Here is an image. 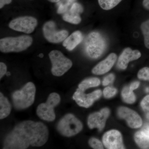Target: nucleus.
<instances>
[{
    "label": "nucleus",
    "instance_id": "f257e3e1",
    "mask_svg": "<svg viewBox=\"0 0 149 149\" xmlns=\"http://www.w3.org/2000/svg\"><path fill=\"white\" fill-rule=\"evenodd\" d=\"M49 132L45 124L33 120L19 123L6 136L4 149H25L30 146L41 147L47 143Z\"/></svg>",
    "mask_w": 149,
    "mask_h": 149
},
{
    "label": "nucleus",
    "instance_id": "f03ea898",
    "mask_svg": "<svg viewBox=\"0 0 149 149\" xmlns=\"http://www.w3.org/2000/svg\"><path fill=\"white\" fill-rule=\"evenodd\" d=\"M35 94L36 87L31 82L26 83L20 90L14 92L12 99L15 108L20 110L31 106L35 102Z\"/></svg>",
    "mask_w": 149,
    "mask_h": 149
},
{
    "label": "nucleus",
    "instance_id": "7ed1b4c3",
    "mask_svg": "<svg viewBox=\"0 0 149 149\" xmlns=\"http://www.w3.org/2000/svg\"><path fill=\"white\" fill-rule=\"evenodd\" d=\"M32 42V37L28 35L5 37L0 40V51L4 53L19 52L27 49Z\"/></svg>",
    "mask_w": 149,
    "mask_h": 149
},
{
    "label": "nucleus",
    "instance_id": "20e7f679",
    "mask_svg": "<svg viewBox=\"0 0 149 149\" xmlns=\"http://www.w3.org/2000/svg\"><path fill=\"white\" fill-rule=\"evenodd\" d=\"M106 47V41L98 32H93L86 37L85 49L86 54L90 58H98L103 54Z\"/></svg>",
    "mask_w": 149,
    "mask_h": 149
},
{
    "label": "nucleus",
    "instance_id": "39448f33",
    "mask_svg": "<svg viewBox=\"0 0 149 149\" xmlns=\"http://www.w3.org/2000/svg\"><path fill=\"white\" fill-rule=\"evenodd\" d=\"M83 128V123L74 115L68 113L59 121L56 129L60 134L66 137L75 136Z\"/></svg>",
    "mask_w": 149,
    "mask_h": 149
},
{
    "label": "nucleus",
    "instance_id": "423d86ee",
    "mask_svg": "<svg viewBox=\"0 0 149 149\" xmlns=\"http://www.w3.org/2000/svg\"><path fill=\"white\" fill-rule=\"evenodd\" d=\"M61 102V97L56 93H51L46 103L40 104L37 109V115L41 119L52 122L55 120L56 114L54 109Z\"/></svg>",
    "mask_w": 149,
    "mask_h": 149
},
{
    "label": "nucleus",
    "instance_id": "0eeeda50",
    "mask_svg": "<svg viewBox=\"0 0 149 149\" xmlns=\"http://www.w3.org/2000/svg\"><path fill=\"white\" fill-rule=\"evenodd\" d=\"M49 56L52 64L51 72L54 76H61L72 67V61L60 51H52Z\"/></svg>",
    "mask_w": 149,
    "mask_h": 149
},
{
    "label": "nucleus",
    "instance_id": "6e6552de",
    "mask_svg": "<svg viewBox=\"0 0 149 149\" xmlns=\"http://www.w3.org/2000/svg\"><path fill=\"white\" fill-rule=\"evenodd\" d=\"M38 24L37 19L32 16L20 17L13 19L9 23V27L15 31L26 34L32 33Z\"/></svg>",
    "mask_w": 149,
    "mask_h": 149
},
{
    "label": "nucleus",
    "instance_id": "1a4fd4ad",
    "mask_svg": "<svg viewBox=\"0 0 149 149\" xmlns=\"http://www.w3.org/2000/svg\"><path fill=\"white\" fill-rule=\"evenodd\" d=\"M43 32L44 37L49 42L57 44L64 41L68 35L66 30H58L54 21L47 22L43 25Z\"/></svg>",
    "mask_w": 149,
    "mask_h": 149
},
{
    "label": "nucleus",
    "instance_id": "9d476101",
    "mask_svg": "<svg viewBox=\"0 0 149 149\" xmlns=\"http://www.w3.org/2000/svg\"><path fill=\"white\" fill-rule=\"evenodd\" d=\"M84 92L77 88L72 98L79 106L86 108L91 107L94 102L100 98L102 95V91L100 90H96L88 94H85Z\"/></svg>",
    "mask_w": 149,
    "mask_h": 149
},
{
    "label": "nucleus",
    "instance_id": "9b49d317",
    "mask_svg": "<svg viewBox=\"0 0 149 149\" xmlns=\"http://www.w3.org/2000/svg\"><path fill=\"white\" fill-rule=\"evenodd\" d=\"M109 109L104 108L99 112H95L89 116L88 125L91 129L97 128L100 131L102 130L105 125L106 122L109 116Z\"/></svg>",
    "mask_w": 149,
    "mask_h": 149
},
{
    "label": "nucleus",
    "instance_id": "f8f14e48",
    "mask_svg": "<svg viewBox=\"0 0 149 149\" xmlns=\"http://www.w3.org/2000/svg\"><path fill=\"white\" fill-rule=\"evenodd\" d=\"M118 115L125 119L128 126L132 128L141 127L143 124L142 118L136 111L126 107H121L118 109Z\"/></svg>",
    "mask_w": 149,
    "mask_h": 149
},
{
    "label": "nucleus",
    "instance_id": "ddd939ff",
    "mask_svg": "<svg viewBox=\"0 0 149 149\" xmlns=\"http://www.w3.org/2000/svg\"><path fill=\"white\" fill-rule=\"evenodd\" d=\"M103 143L105 146L109 149H125L123 145L122 135L118 130H112L104 134Z\"/></svg>",
    "mask_w": 149,
    "mask_h": 149
},
{
    "label": "nucleus",
    "instance_id": "4468645a",
    "mask_svg": "<svg viewBox=\"0 0 149 149\" xmlns=\"http://www.w3.org/2000/svg\"><path fill=\"white\" fill-rule=\"evenodd\" d=\"M141 56L140 51L133 50L129 47L125 48L118 58L117 63L118 68L121 70L126 69L130 61L138 59Z\"/></svg>",
    "mask_w": 149,
    "mask_h": 149
},
{
    "label": "nucleus",
    "instance_id": "2eb2a0df",
    "mask_svg": "<svg viewBox=\"0 0 149 149\" xmlns=\"http://www.w3.org/2000/svg\"><path fill=\"white\" fill-rule=\"evenodd\" d=\"M117 55L114 53H111L100 62L98 63L92 70L93 74L101 75L106 73L111 69L116 59Z\"/></svg>",
    "mask_w": 149,
    "mask_h": 149
},
{
    "label": "nucleus",
    "instance_id": "dca6fc26",
    "mask_svg": "<svg viewBox=\"0 0 149 149\" xmlns=\"http://www.w3.org/2000/svg\"><path fill=\"white\" fill-rule=\"evenodd\" d=\"M136 143L142 149H149V125H146L134 135Z\"/></svg>",
    "mask_w": 149,
    "mask_h": 149
},
{
    "label": "nucleus",
    "instance_id": "f3484780",
    "mask_svg": "<svg viewBox=\"0 0 149 149\" xmlns=\"http://www.w3.org/2000/svg\"><path fill=\"white\" fill-rule=\"evenodd\" d=\"M82 33L80 31H76L67 37L63 41V45L68 50L72 51L83 41Z\"/></svg>",
    "mask_w": 149,
    "mask_h": 149
},
{
    "label": "nucleus",
    "instance_id": "a211bd4d",
    "mask_svg": "<svg viewBox=\"0 0 149 149\" xmlns=\"http://www.w3.org/2000/svg\"><path fill=\"white\" fill-rule=\"evenodd\" d=\"M11 111V105L8 99L0 93V119L6 118L9 115Z\"/></svg>",
    "mask_w": 149,
    "mask_h": 149
},
{
    "label": "nucleus",
    "instance_id": "6ab92c4d",
    "mask_svg": "<svg viewBox=\"0 0 149 149\" xmlns=\"http://www.w3.org/2000/svg\"><path fill=\"white\" fill-rule=\"evenodd\" d=\"M100 84V80L97 77H92L83 80L78 85V88L85 91L89 88L96 87Z\"/></svg>",
    "mask_w": 149,
    "mask_h": 149
},
{
    "label": "nucleus",
    "instance_id": "aec40b11",
    "mask_svg": "<svg viewBox=\"0 0 149 149\" xmlns=\"http://www.w3.org/2000/svg\"><path fill=\"white\" fill-rule=\"evenodd\" d=\"M133 91L129 86H125L123 89L121 96L123 100L126 103L132 104L136 101V97Z\"/></svg>",
    "mask_w": 149,
    "mask_h": 149
},
{
    "label": "nucleus",
    "instance_id": "412c9836",
    "mask_svg": "<svg viewBox=\"0 0 149 149\" xmlns=\"http://www.w3.org/2000/svg\"><path fill=\"white\" fill-rule=\"evenodd\" d=\"M63 19L65 21L74 24H79L81 21L80 14L73 12L69 9L63 14Z\"/></svg>",
    "mask_w": 149,
    "mask_h": 149
},
{
    "label": "nucleus",
    "instance_id": "4be33fe9",
    "mask_svg": "<svg viewBox=\"0 0 149 149\" xmlns=\"http://www.w3.org/2000/svg\"><path fill=\"white\" fill-rule=\"evenodd\" d=\"M76 0H60L57 3V13L63 14L69 9L72 4Z\"/></svg>",
    "mask_w": 149,
    "mask_h": 149
},
{
    "label": "nucleus",
    "instance_id": "5701e85b",
    "mask_svg": "<svg viewBox=\"0 0 149 149\" xmlns=\"http://www.w3.org/2000/svg\"><path fill=\"white\" fill-rule=\"evenodd\" d=\"M99 5L104 10H110L118 5L122 0H98Z\"/></svg>",
    "mask_w": 149,
    "mask_h": 149
},
{
    "label": "nucleus",
    "instance_id": "b1692460",
    "mask_svg": "<svg viewBox=\"0 0 149 149\" xmlns=\"http://www.w3.org/2000/svg\"><path fill=\"white\" fill-rule=\"evenodd\" d=\"M141 29L144 36L145 45L149 49V19L141 24Z\"/></svg>",
    "mask_w": 149,
    "mask_h": 149
},
{
    "label": "nucleus",
    "instance_id": "393cba45",
    "mask_svg": "<svg viewBox=\"0 0 149 149\" xmlns=\"http://www.w3.org/2000/svg\"><path fill=\"white\" fill-rule=\"evenodd\" d=\"M88 143L90 146L93 149H103V146L102 142L98 139L95 138H91L88 141Z\"/></svg>",
    "mask_w": 149,
    "mask_h": 149
},
{
    "label": "nucleus",
    "instance_id": "a878e982",
    "mask_svg": "<svg viewBox=\"0 0 149 149\" xmlns=\"http://www.w3.org/2000/svg\"><path fill=\"white\" fill-rule=\"evenodd\" d=\"M117 91L116 88L108 87L105 88L103 91L104 97L106 98H111L115 95Z\"/></svg>",
    "mask_w": 149,
    "mask_h": 149
},
{
    "label": "nucleus",
    "instance_id": "bb28decb",
    "mask_svg": "<svg viewBox=\"0 0 149 149\" xmlns=\"http://www.w3.org/2000/svg\"><path fill=\"white\" fill-rule=\"evenodd\" d=\"M138 77L141 80H149V68L144 67L140 70L138 73Z\"/></svg>",
    "mask_w": 149,
    "mask_h": 149
},
{
    "label": "nucleus",
    "instance_id": "cd10ccee",
    "mask_svg": "<svg viewBox=\"0 0 149 149\" xmlns=\"http://www.w3.org/2000/svg\"><path fill=\"white\" fill-rule=\"evenodd\" d=\"M141 107L146 114L149 113V95L145 97L142 100Z\"/></svg>",
    "mask_w": 149,
    "mask_h": 149
},
{
    "label": "nucleus",
    "instance_id": "c85d7f7f",
    "mask_svg": "<svg viewBox=\"0 0 149 149\" xmlns=\"http://www.w3.org/2000/svg\"><path fill=\"white\" fill-rule=\"evenodd\" d=\"M70 10L73 12L79 14L82 13L83 11V6L79 3H74L69 8Z\"/></svg>",
    "mask_w": 149,
    "mask_h": 149
},
{
    "label": "nucleus",
    "instance_id": "c756f323",
    "mask_svg": "<svg viewBox=\"0 0 149 149\" xmlns=\"http://www.w3.org/2000/svg\"><path fill=\"white\" fill-rule=\"evenodd\" d=\"M115 79V75L112 73H111L107 75L104 78L102 82V85L104 86H107L109 84L112 83L114 81Z\"/></svg>",
    "mask_w": 149,
    "mask_h": 149
},
{
    "label": "nucleus",
    "instance_id": "7c9ffc66",
    "mask_svg": "<svg viewBox=\"0 0 149 149\" xmlns=\"http://www.w3.org/2000/svg\"><path fill=\"white\" fill-rule=\"evenodd\" d=\"M6 65L3 62L0 63V79H1L7 72Z\"/></svg>",
    "mask_w": 149,
    "mask_h": 149
},
{
    "label": "nucleus",
    "instance_id": "2f4dec72",
    "mask_svg": "<svg viewBox=\"0 0 149 149\" xmlns=\"http://www.w3.org/2000/svg\"><path fill=\"white\" fill-rule=\"evenodd\" d=\"M11 1L12 0H0V8H3L6 5L10 3Z\"/></svg>",
    "mask_w": 149,
    "mask_h": 149
},
{
    "label": "nucleus",
    "instance_id": "473e14b6",
    "mask_svg": "<svg viewBox=\"0 0 149 149\" xmlns=\"http://www.w3.org/2000/svg\"><path fill=\"white\" fill-rule=\"evenodd\" d=\"M140 82L139 81H136V82H134L131 83L129 86L131 89H133L134 91L139 88V85H140Z\"/></svg>",
    "mask_w": 149,
    "mask_h": 149
},
{
    "label": "nucleus",
    "instance_id": "72a5a7b5",
    "mask_svg": "<svg viewBox=\"0 0 149 149\" xmlns=\"http://www.w3.org/2000/svg\"><path fill=\"white\" fill-rule=\"evenodd\" d=\"M143 5L144 8L149 10V0H143Z\"/></svg>",
    "mask_w": 149,
    "mask_h": 149
},
{
    "label": "nucleus",
    "instance_id": "f704fd0d",
    "mask_svg": "<svg viewBox=\"0 0 149 149\" xmlns=\"http://www.w3.org/2000/svg\"><path fill=\"white\" fill-rule=\"evenodd\" d=\"M49 1L51 2L52 3H58L59 1L60 0H48Z\"/></svg>",
    "mask_w": 149,
    "mask_h": 149
},
{
    "label": "nucleus",
    "instance_id": "c9c22d12",
    "mask_svg": "<svg viewBox=\"0 0 149 149\" xmlns=\"http://www.w3.org/2000/svg\"><path fill=\"white\" fill-rule=\"evenodd\" d=\"M146 114L147 118H148V120H149V113H147Z\"/></svg>",
    "mask_w": 149,
    "mask_h": 149
},
{
    "label": "nucleus",
    "instance_id": "e433bc0d",
    "mask_svg": "<svg viewBox=\"0 0 149 149\" xmlns=\"http://www.w3.org/2000/svg\"><path fill=\"white\" fill-rule=\"evenodd\" d=\"M39 56L40 57V58H43V56H44V55L42 54H40V55H39Z\"/></svg>",
    "mask_w": 149,
    "mask_h": 149
},
{
    "label": "nucleus",
    "instance_id": "4c0bfd02",
    "mask_svg": "<svg viewBox=\"0 0 149 149\" xmlns=\"http://www.w3.org/2000/svg\"><path fill=\"white\" fill-rule=\"evenodd\" d=\"M146 92H147V93H149V88H147L146 89Z\"/></svg>",
    "mask_w": 149,
    "mask_h": 149
},
{
    "label": "nucleus",
    "instance_id": "58836bf2",
    "mask_svg": "<svg viewBox=\"0 0 149 149\" xmlns=\"http://www.w3.org/2000/svg\"><path fill=\"white\" fill-rule=\"evenodd\" d=\"M7 75H10V72H7Z\"/></svg>",
    "mask_w": 149,
    "mask_h": 149
}]
</instances>
